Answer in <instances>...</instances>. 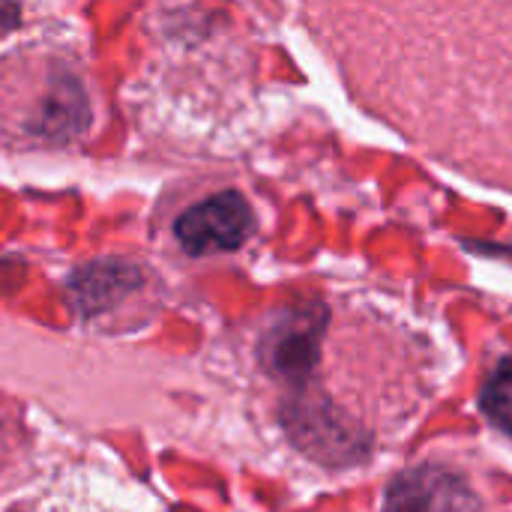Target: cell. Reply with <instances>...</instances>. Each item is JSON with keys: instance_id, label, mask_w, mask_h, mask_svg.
<instances>
[{"instance_id": "cell-4", "label": "cell", "mask_w": 512, "mask_h": 512, "mask_svg": "<svg viewBox=\"0 0 512 512\" xmlns=\"http://www.w3.org/2000/svg\"><path fill=\"white\" fill-rule=\"evenodd\" d=\"M324 318L318 306L279 315L261 339V366L285 384H303L321 363Z\"/></svg>"}, {"instance_id": "cell-3", "label": "cell", "mask_w": 512, "mask_h": 512, "mask_svg": "<svg viewBox=\"0 0 512 512\" xmlns=\"http://www.w3.org/2000/svg\"><path fill=\"white\" fill-rule=\"evenodd\" d=\"M252 234H255V213L249 201L234 189L195 201L174 222V237L186 255L234 252Z\"/></svg>"}, {"instance_id": "cell-5", "label": "cell", "mask_w": 512, "mask_h": 512, "mask_svg": "<svg viewBox=\"0 0 512 512\" xmlns=\"http://www.w3.org/2000/svg\"><path fill=\"white\" fill-rule=\"evenodd\" d=\"M384 512H483V507L459 474L441 465H417L390 483Z\"/></svg>"}, {"instance_id": "cell-7", "label": "cell", "mask_w": 512, "mask_h": 512, "mask_svg": "<svg viewBox=\"0 0 512 512\" xmlns=\"http://www.w3.org/2000/svg\"><path fill=\"white\" fill-rule=\"evenodd\" d=\"M18 18H21V9H18V6L0 3V36H6L9 30H15Z\"/></svg>"}, {"instance_id": "cell-6", "label": "cell", "mask_w": 512, "mask_h": 512, "mask_svg": "<svg viewBox=\"0 0 512 512\" xmlns=\"http://www.w3.org/2000/svg\"><path fill=\"white\" fill-rule=\"evenodd\" d=\"M480 405L486 417L512 438V357H504L486 378Z\"/></svg>"}, {"instance_id": "cell-2", "label": "cell", "mask_w": 512, "mask_h": 512, "mask_svg": "<svg viewBox=\"0 0 512 512\" xmlns=\"http://www.w3.org/2000/svg\"><path fill=\"white\" fill-rule=\"evenodd\" d=\"M3 512H156V507L126 474L84 462L57 471Z\"/></svg>"}, {"instance_id": "cell-1", "label": "cell", "mask_w": 512, "mask_h": 512, "mask_svg": "<svg viewBox=\"0 0 512 512\" xmlns=\"http://www.w3.org/2000/svg\"><path fill=\"white\" fill-rule=\"evenodd\" d=\"M90 126V93L72 57L27 48L0 63V132L24 144H69Z\"/></svg>"}]
</instances>
